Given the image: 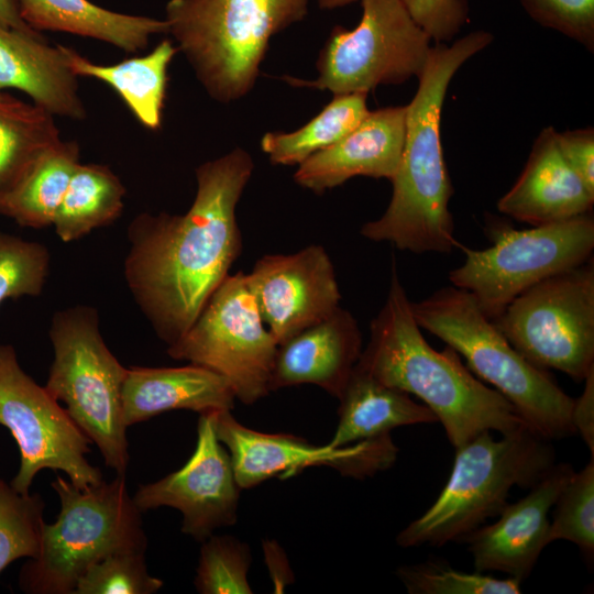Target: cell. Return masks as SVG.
I'll list each match as a JSON object with an SVG mask.
<instances>
[{
    "label": "cell",
    "instance_id": "cell-1",
    "mask_svg": "<svg viewBox=\"0 0 594 594\" xmlns=\"http://www.w3.org/2000/svg\"><path fill=\"white\" fill-rule=\"evenodd\" d=\"M254 163L238 147L196 169L184 215L147 212L128 228L123 274L130 293L167 345L191 327L242 250L235 209Z\"/></svg>",
    "mask_w": 594,
    "mask_h": 594
},
{
    "label": "cell",
    "instance_id": "cell-2",
    "mask_svg": "<svg viewBox=\"0 0 594 594\" xmlns=\"http://www.w3.org/2000/svg\"><path fill=\"white\" fill-rule=\"evenodd\" d=\"M492 41L490 32L475 31L451 45L431 47L417 92L406 106L405 144L391 180L389 205L381 218L362 226L364 238L416 254H447L458 248L449 209L453 186L441 143V112L454 74Z\"/></svg>",
    "mask_w": 594,
    "mask_h": 594
},
{
    "label": "cell",
    "instance_id": "cell-3",
    "mask_svg": "<svg viewBox=\"0 0 594 594\" xmlns=\"http://www.w3.org/2000/svg\"><path fill=\"white\" fill-rule=\"evenodd\" d=\"M356 366L381 383L420 398L454 449L484 431L506 435L526 425L514 406L483 384L452 348L437 351L429 345L395 262L386 300L371 322L370 340Z\"/></svg>",
    "mask_w": 594,
    "mask_h": 594
},
{
    "label": "cell",
    "instance_id": "cell-4",
    "mask_svg": "<svg viewBox=\"0 0 594 594\" xmlns=\"http://www.w3.org/2000/svg\"><path fill=\"white\" fill-rule=\"evenodd\" d=\"M411 310L420 329L462 355L468 369L501 393L532 431L550 441L575 435L574 398L509 343L470 293L446 286L411 302Z\"/></svg>",
    "mask_w": 594,
    "mask_h": 594
},
{
    "label": "cell",
    "instance_id": "cell-5",
    "mask_svg": "<svg viewBox=\"0 0 594 594\" xmlns=\"http://www.w3.org/2000/svg\"><path fill=\"white\" fill-rule=\"evenodd\" d=\"M550 440L528 426L495 440L484 431L455 449L448 482L433 504L396 537L402 548L460 541L498 516L514 486L530 488L554 465Z\"/></svg>",
    "mask_w": 594,
    "mask_h": 594
},
{
    "label": "cell",
    "instance_id": "cell-6",
    "mask_svg": "<svg viewBox=\"0 0 594 594\" xmlns=\"http://www.w3.org/2000/svg\"><path fill=\"white\" fill-rule=\"evenodd\" d=\"M168 33L207 92L231 102L254 86L271 37L308 12V0H169Z\"/></svg>",
    "mask_w": 594,
    "mask_h": 594
},
{
    "label": "cell",
    "instance_id": "cell-7",
    "mask_svg": "<svg viewBox=\"0 0 594 594\" xmlns=\"http://www.w3.org/2000/svg\"><path fill=\"white\" fill-rule=\"evenodd\" d=\"M52 487L61 510L55 522L44 525L37 556L20 569L22 592L74 594L79 579L105 557L146 551L142 512L129 494L125 475L78 487L57 474Z\"/></svg>",
    "mask_w": 594,
    "mask_h": 594
},
{
    "label": "cell",
    "instance_id": "cell-8",
    "mask_svg": "<svg viewBox=\"0 0 594 594\" xmlns=\"http://www.w3.org/2000/svg\"><path fill=\"white\" fill-rule=\"evenodd\" d=\"M48 336L54 359L44 387L65 404L105 464L125 475L130 454L121 391L127 369L108 349L97 310L78 305L57 311Z\"/></svg>",
    "mask_w": 594,
    "mask_h": 594
},
{
    "label": "cell",
    "instance_id": "cell-9",
    "mask_svg": "<svg viewBox=\"0 0 594 594\" xmlns=\"http://www.w3.org/2000/svg\"><path fill=\"white\" fill-rule=\"evenodd\" d=\"M487 233L492 245L484 250L459 243L465 258L449 279L492 321L532 285L585 263L594 249L591 212L521 230L492 222Z\"/></svg>",
    "mask_w": 594,
    "mask_h": 594
},
{
    "label": "cell",
    "instance_id": "cell-10",
    "mask_svg": "<svg viewBox=\"0 0 594 594\" xmlns=\"http://www.w3.org/2000/svg\"><path fill=\"white\" fill-rule=\"evenodd\" d=\"M531 364L584 381L594 369V263L532 285L493 320Z\"/></svg>",
    "mask_w": 594,
    "mask_h": 594
},
{
    "label": "cell",
    "instance_id": "cell-11",
    "mask_svg": "<svg viewBox=\"0 0 594 594\" xmlns=\"http://www.w3.org/2000/svg\"><path fill=\"white\" fill-rule=\"evenodd\" d=\"M361 4L362 18L354 29L331 31L317 61V79L280 78L334 95L369 94L380 85L418 78L432 47L430 36L402 0H361Z\"/></svg>",
    "mask_w": 594,
    "mask_h": 594
},
{
    "label": "cell",
    "instance_id": "cell-12",
    "mask_svg": "<svg viewBox=\"0 0 594 594\" xmlns=\"http://www.w3.org/2000/svg\"><path fill=\"white\" fill-rule=\"evenodd\" d=\"M277 348L245 274L239 272L221 282L191 327L167 345V354L218 373L235 398L252 405L271 392Z\"/></svg>",
    "mask_w": 594,
    "mask_h": 594
},
{
    "label": "cell",
    "instance_id": "cell-13",
    "mask_svg": "<svg viewBox=\"0 0 594 594\" xmlns=\"http://www.w3.org/2000/svg\"><path fill=\"white\" fill-rule=\"evenodd\" d=\"M0 425L19 448V471L10 482L18 492L30 493L44 469L64 472L78 487L103 480L86 458L90 440L59 402L23 371L10 344H0Z\"/></svg>",
    "mask_w": 594,
    "mask_h": 594
},
{
    "label": "cell",
    "instance_id": "cell-14",
    "mask_svg": "<svg viewBox=\"0 0 594 594\" xmlns=\"http://www.w3.org/2000/svg\"><path fill=\"white\" fill-rule=\"evenodd\" d=\"M213 425L241 490L272 477L288 479L310 466H329L344 476H371L389 468L398 451L391 435L332 447L287 433H265L240 424L231 410L213 411Z\"/></svg>",
    "mask_w": 594,
    "mask_h": 594
},
{
    "label": "cell",
    "instance_id": "cell-15",
    "mask_svg": "<svg viewBox=\"0 0 594 594\" xmlns=\"http://www.w3.org/2000/svg\"><path fill=\"white\" fill-rule=\"evenodd\" d=\"M240 490L211 411L199 416L196 448L188 461L163 479L140 485L132 497L142 513L162 506L179 510L182 531L202 542L216 529L237 522Z\"/></svg>",
    "mask_w": 594,
    "mask_h": 594
},
{
    "label": "cell",
    "instance_id": "cell-16",
    "mask_svg": "<svg viewBox=\"0 0 594 594\" xmlns=\"http://www.w3.org/2000/svg\"><path fill=\"white\" fill-rule=\"evenodd\" d=\"M261 317L279 344L329 317L341 294L333 264L321 245L267 254L245 274Z\"/></svg>",
    "mask_w": 594,
    "mask_h": 594
},
{
    "label": "cell",
    "instance_id": "cell-17",
    "mask_svg": "<svg viewBox=\"0 0 594 594\" xmlns=\"http://www.w3.org/2000/svg\"><path fill=\"white\" fill-rule=\"evenodd\" d=\"M569 463H558L519 501L507 504L499 518L464 536L475 571H499L522 582L549 544V514L573 475Z\"/></svg>",
    "mask_w": 594,
    "mask_h": 594
},
{
    "label": "cell",
    "instance_id": "cell-18",
    "mask_svg": "<svg viewBox=\"0 0 594 594\" xmlns=\"http://www.w3.org/2000/svg\"><path fill=\"white\" fill-rule=\"evenodd\" d=\"M406 106L370 111L349 134L298 165L296 184L321 194L355 176H395L405 144Z\"/></svg>",
    "mask_w": 594,
    "mask_h": 594
},
{
    "label": "cell",
    "instance_id": "cell-19",
    "mask_svg": "<svg viewBox=\"0 0 594 594\" xmlns=\"http://www.w3.org/2000/svg\"><path fill=\"white\" fill-rule=\"evenodd\" d=\"M362 353L353 315L338 307L277 348L270 391L314 384L339 398Z\"/></svg>",
    "mask_w": 594,
    "mask_h": 594
},
{
    "label": "cell",
    "instance_id": "cell-20",
    "mask_svg": "<svg viewBox=\"0 0 594 594\" xmlns=\"http://www.w3.org/2000/svg\"><path fill=\"white\" fill-rule=\"evenodd\" d=\"M556 135L552 127L538 134L522 173L497 202L502 213L540 226L592 211L594 195L565 162Z\"/></svg>",
    "mask_w": 594,
    "mask_h": 594
},
{
    "label": "cell",
    "instance_id": "cell-21",
    "mask_svg": "<svg viewBox=\"0 0 594 594\" xmlns=\"http://www.w3.org/2000/svg\"><path fill=\"white\" fill-rule=\"evenodd\" d=\"M77 78L61 45L0 24V90L18 89L54 117L85 120Z\"/></svg>",
    "mask_w": 594,
    "mask_h": 594
},
{
    "label": "cell",
    "instance_id": "cell-22",
    "mask_svg": "<svg viewBox=\"0 0 594 594\" xmlns=\"http://www.w3.org/2000/svg\"><path fill=\"white\" fill-rule=\"evenodd\" d=\"M234 399L224 377L191 363L178 367L132 366L127 369L121 391L128 427L175 409L198 414L231 410Z\"/></svg>",
    "mask_w": 594,
    "mask_h": 594
},
{
    "label": "cell",
    "instance_id": "cell-23",
    "mask_svg": "<svg viewBox=\"0 0 594 594\" xmlns=\"http://www.w3.org/2000/svg\"><path fill=\"white\" fill-rule=\"evenodd\" d=\"M338 399L339 421L328 442L332 447L383 437L402 426L438 422L425 404L381 383L356 365Z\"/></svg>",
    "mask_w": 594,
    "mask_h": 594
},
{
    "label": "cell",
    "instance_id": "cell-24",
    "mask_svg": "<svg viewBox=\"0 0 594 594\" xmlns=\"http://www.w3.org/2000/svg\"><path fill=\"white\" fill-rule=\"evenodd\" d=\"M24 22L35 30L65 32L111 44L125 53L146 48L154 34L168 33L165 20L119 13L89 0H19Z\"/></svg>",
    "mask_w": 594,
    "mask_h": 594
},
{
    "label": "cell",
    "instance_id": "cell-25",
    "mask_svg": "<svg viewBox=\"0 0 594 594\" xmlns=\"http://www.w3.org/2000/svg\"><path fill=\"white\" fill-rule=\"evenodd\" d=\"M72 72L78 77L103 81L123 100L138 121L157 130L166 97L167 68L178 52L169 40L160 42L148 54L112 65L90 62L75 50L61 45Z\"/></svg>",
    "mask_w": 594,
    "mask_h": 594
},
{
    "label": "cell",
    "instance_id": "cell-26",
    "mask_svg": "<svg viewBox=\"0 0 594 594\" xmlns=\"http://www.w3.org/2000/svg\"><path fill=\"white\" fill-rule=\"evenodd\" d=\"M54 116L0 90V206L61 141Z\"/></svg>",
    "mask_w": 594,
    "mask_h": 594
},
{
    "label": "cell",
    "instance_id": "cell-27",
    "mask_svg": "<svg viewBox=\"0 0 594 594\" xmlns=\"http://www.w3.org/2000/svg\"><path fill=\"white\" fill-rule=\"evenodd\" d=\"M125 187L103 164L79 163L53 222L63 242H73L109 226L122 213Z\"/></svg>",
    "mask_w": 594,
    "mask_h": 594
},
{
    "label": "cell",
    "instance_id": "cell-28",
    "mask_svg": "<svg viewBox=\"0 0 594 594\" xmlns=\"http://www.w3.org/2000/svg\"><path fill=\"white\" fill-rule=\"evenodd\" d=\"M79 163L78 143L62 140L35 163L19 186L3 200L0 215L25 228L52 227Z\"/></svg>",
    "mask_w": 594,
    "mask_h": 594
},
{
    "label": "cell",
    "instance_id": "cell-29",
    "mask_svg": "<svg viewBox=\"0 0 594 594\" xmlns=\"http://www.w3.org/2000/svg\"><path fill=\"white\" fill-rule=\"evenodd\" d=\"M367 94L334 95L307 124L294 132H268L261 148L277 165H299L312 154L340 141L366 117Z\"/></svg>",
    "mask_w": 594,
    "mask_h": 594
},
{
    "label": "cell",
    "instance_id": "cell-30",
    "mask_svg": "<svg viewBox=\"0 0 594 594\" xmlns=\"http://www.w3.org/2000/svg\"><path fill=\"white\" fill-rule=\"evenodd\" d=\"M38 493L22 494L0 477V574L20 558H34L45 525Z\"/></svg>",
    "mask_w": 594,
    "mask_h": 594
},
{
    "label": "cell",
    "instance_id": "cell-31",
    "mask_svg": "<svg viewBox=\"0 0 594 594\" xmlns=\"http://www.w3.org/2000/svg\"><path fill=\"white\" fill-rule=\"evenodd\" d=\"M548 542H573L583 559L594 558V455L579 472L573 473L553 505Z\"/></svg>",
    "mask_w": 594,
    "mask_h": 594
},
{
    "label": "cell",
    "instance_id": "cell-32",
    "mask_svg": "<svg viewBox=\"0 0 594 594\" xmlns=\"http://www.w3.org/2000/svg\"><path fill=\"white\" fill-rule=\"evenodd\" d=\"M396 575L410 594H518L521 582L508 576L455 570L440 560L402 565Z\"/></svg>",
    "mask_w": 594,
    "mask_h": 594
},
{
    "label": "cell",
    "instance_id": "cell-33",
    "mask_svg": "<svg viewBox=\"0 0 594 594\" xmlns=\"http://www.w3.org/2000/svg\"><path fill=\"white\" fill-rule=\"evenodd\" d=\"M252 558L246 543L232 536L202 541L195 586L201 594H251L248 572Z\"/></svg>",
    "mask_w": 594,
    "mask_h": 594
},
{
    "label": "cell",
    "instance_id": "cell-34",
    "mask_svg": "<svg viewBox=\"0 0 594 594\" xmlns=\"http://www.w3.org/2000/svg\"><path fill=\"white\" fill-rule=\"evenodd\" d=\"M51 253L40 242L0 232V306L7 299L41 295Z\"/></svg>",
    "mask_w": 594,
    "mask_h": 594
},
{
    "label": "cell",
    "instance_id": "cell-35",
    "mask_svg": "<svg viewBox=\"0 0 594 594\" xmlns=\"http://www.w3.org/2000/svg\"><path fill=\"white\" fill-rule=\"evenodd\" d=\"M163 584L148 573L145 552L123 551L92 564L79 579L74 594H153Z\"/></svg>",
    "mask_w": 594,
    "mask_h": 594
},
{
    "label": "cell",
    "instance_id": "cell-36",
    "mask_svg": "<svg viewBox=\"0 0 594 594\" xmlns=\"http://www.w3.org/2000/svg\"><path fill=\"white\" fill-rule=\"evenodd\" d=\"M537 23L594 51V0H520Z\"/></svg>",
    "mask_w": 594,
    "mask_h": 594
},
{
    "label": "cell",
    "instance_id": "cell-37",
    "mask_svg": "<svg viewBox=\"0 0 594 594\" xmlns=\"http://www.w3.org/2000/svg\"><path fill=\"white\" fill-rule=\"evenodd\" d=\"M431 41H451L469 18L468 0H402Z\"/></svg>",
    "mask_w": 594,
    "mask_h": 594
},
{
    "label": "cell",
    "instance_id": "cell-38",
    "mask_svg": "<svg viewBox=\"0 0 594 594\" xmlns=\"http://www.w3.org/2000/svg\"><path fill=\"white\" fill-rule=\"evenodd\" d=\"M556 138L565 162L594 195V129L557 132Z\"/></svg>",
    "mask_w": 594,
    "mask_h": 594
},
{
    "label": "cell",
    "instance_id": "cell-39",
    "mask_svg": "<svg viewBox=\"0 0 594 594\" xmlns=\"http://www.w3.org/2000/svg\"><path fill=\"white\" fill-rule=\"evenodd\" d=\"M572 424L594 455V369L584 378L582 394L573 400Z\"/></svg>",
    "mask_w": 594,
    "mask_h": 594
},
{
    "label": "cell",
    "instance_id": "cell-40",
    "mask_svg": "<svg viewBox=\"0 0 594 594\" xmlns=\"http://www.w3.org/2000/svg\"><path fill=\"white\" fill-rule=\"evenodd\" d=\"M0 24L32 35H42L30 28L21 16L19 0H0Z\"/></svg>",
    "mask_w": 594,
    "mask_h": 594
},
{
    "label": "cell",
    "instance_id": "cell-41",
    "mask_svg": "<svg viewBox=\"0 0 594 594\" xmlns=\"http://www.w3.org/2000/svg\"><path fill=\"white\" fill-rule=\"evenodd\" d=\"M317 1H318V6L321 9L330 10V9L348 6L350 3L355 2L356 0H317Z\"/></svg>",
    "mask_w": 594,
    "mask_h": 594
}]
</instances>
